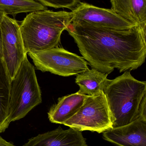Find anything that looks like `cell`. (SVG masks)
<instances>
[{"label": "cell", "mask_w": 146, "mask_h": 146, "mask_svg": "<svg viewBox=\"0 0 146 146\" xmlns=\"http://www.w3.org/2000/svg\"><path fill=\"white\" fill-rule=\"evenodd\" d=\"M0 146H15L12 143L7 142L0 136Z\"/></svg>", "instance_id": "18"}, {"label": "cell", "mask_w": 146, "mask_h": 146, "mask_svg": "<svg viewBox=\"0 0 146 146\" xmlns=\"http://www.w3.org/2000/svg\"><path fill=\"white\" fill-rule=\"evenodd\" d=\"M42 101L35 68L26 56L11 82L9 103L10 122L25 117Z\"/></svg>", "instance_id": "4"}, {"label": "cell", "mask_w": 146, "mask_h": 146, "mask_svg": "<svg viewBox=\"0 0 146 146\" xmlns=\"http://www.w3.org/2000/svg\"><path fill=\"white\" fill-rule=\"evenodd\" d=\"M72 22L103 28L127 30L136 26L120 17L111 9L81 2L71 11Z\"/></svg>", "instance_id": "8"}, {"label": "cell", "mask_w": 146, "mask_h": 146, "mask_svg": "<svg viewBox=\"0 0 146 146\" xmlns=\"http://www.w3.org/2000/svg\"><path fill=\"white\" fill-rule=\"evenodd\" d=\"M63 125L77 131L103 133L113 128L111 116L103 92L87 96L77 113Z\"/></svg>", "instance_id": "5"}, {"label": "cell", "mask_w": 146, "mask_h": 146, "mask_svg": "<svg viewBox=\"0 0 146 146\" xmlns=\"http://www.w3.org/2000/svg\"><path fill=\"white\" fill-rule=\"evenodd\" d=\"M46 7L55 9H67L71 11L81 2L80 0H34Z\"/></svg>", "instance_id": "16"}, {"label": "cell", "mask_w": 146, "mask_h": 146, "mask_svg": "<svg viewBox=\"0 0 146 146\" xmlns=\"http://www.w3.org/2000/svg\"><path fill=\"white\" fill-rule=\"evenodd\" d=\"M12 80L3 58L0 54V134L8 127L9 118V98Z\"/></svg>", "instance_id": "14"}, {"label": "cell", "mask_w": 146, "mask_h": 146, "mask_svg": "<svg viewBox=\"0 0 146 146\" xmlns=\"http://www.w3.org/2000/svg\"><path fill=\"white\" fill-rule=\"evenodd\" d=\"M87 96L77 92L59 98L48 113L49 120L52 123L63 124L77 113Z\"/></svg>", "instance_id": "11"}, {"label": "cell", "mask_w": 146, "mask_h": 146, "mask_svg": "<svg viewBox=\"0 0 146 146\" xmlns=\"http://www.w3.org/2000/svg\"><path fill=\"white\" fill-rule=\"evenodd\" d=\"M37 69L63 76L77 75L89 69L83 57L56 47L27 53Z\"/></svg>", "instance_id": "6"}, {"label": "cell", "mask_w": 146, "mask_h": 146, "mask_svg": "<svg viewBox=\"0 0 146 146\" xmlns=\"http://www.w3.org/2000/svg\"><path fill=\"white\" fill-rule=\"evenodd\" d=\"M111 9L136 25L146 27V0H110Z\"/></svg>", "instance_id": "12"}, {"label": "cell", "mask_w": 146, "mask_h": 146, "mask_svg": "<svg viewBox=\"0 0 146 146\" xmlns=\"http://www.w3.org/2000/svg\"><path fill=\"white\" fill-rule=\"evenodd\" d=\"M107 141L118 146H146V120L139 119L103 133Z\"/></svg>", "instance_id": "9"}, {"label": "cell", "mask_w": 146, "mask_h": 146, "mask_svg": "<svg viewBox=\"0 0 146 146\" xmlns=\"http://www.w3.org/2000/svg\"><path fill=\"white\" fill-rule=\"evenodd\" d=\"M113 128L135 120H146V82L135 79L130 71L111 80L104 92Z\"/></svg>", "instance_id": "2"}, {"label": "cell", "mask_w": 146, "mask_h": 146, "mask_svg": "<svg viewBox=\"0 0 146 146\" xmlns=\"http://www.w3.org/2000/svg\"><path fill=\"white\" fill-rule=\"evenodd\" d=\"M66 31L88 65L101 72H130L145 62L146 27L117 30L71 23Z\"/></svg>", "instance_id": "1"}, {"label": "cell", "mask_w": 146, "mask_h": 146, "mask_svg": "<svg viewBox=\"0 0 146 146\" xmlns=\"http://www.w3.org/2000/svg\"><path fill=\"white\" fill-rule=\"evenodd\" d=\"M108 75L93 68L78 74L75 79V83L79 86L78 92L89 96L104 92L111 80L107 78Z\"/></svg>", "instance_id": "13"}, {"label": "cell", "mask_w": 146, "mask_h": 146, "mask_svg": "<svg viewBox=\"0 0 146 146\" xmlns=\"http://www.w3.org/2000/svg\"><path fill=\"white\" fill-rule=\"evenodd\" d=\"M48 9L47 7L34 0H0V11L15 17L21 13H30Z\"/></svg>", "instance_id": "15"}, {"label": "cell", "mask_w": 146, "mask_h": 146, "mask_svg": "<svg viewBox=\"0 0 146 146\" xmlns=\"http://www.w3.org/2000/svg\"><path fill=\"white\" fill-rule=\"evenodd\" d=\"M3 58L11 80L27 56L20 25L14 19L5 15L1 25Z\"/></svg>", "instance_id": "7"}, {"label": "cell", "mask_w": 146, "mask_h": 146, "mask_svg": "<svg viewBox=\"0 0 146 146\" xmlns=\"http://www.w3.org/2000/svg\"><path fill=\"white\" fill-rule=\"evenodd\" d=\"M22 146H87L81 132L69 128L55 129L40 134Z\"/></svg>", "instance_id": "10"}, {"label": "cell", "mask_w": 146, "mask_h": 146, "mask_svg": "<svg viewBox=\"0 0 146 146\" xmlns=\"http://www.w3.org/2000/svg\"><path fill=\"white\" fill-rule=\"evenodd\" d=\"M5 15L4 13L0 11V54L3 57L2 48L1 35V25L3 18Z\"/></svg>", "instance_id": "17"}, {"label": "cell", "mask_w": 146, "mask_h": 146, "mask_svg": "<svg viewBox=\"0 0 146 146\" xmlns=\"http://www.w3.org/2000/svg\"><path fill=\"white\" fill-rule=\"evenodd\" d=\"M71 22V12L48 9L29 13L20 24L26 53L57 46L63 32Z\"/></svg>", "instance_id": "3"}]
</instances>
